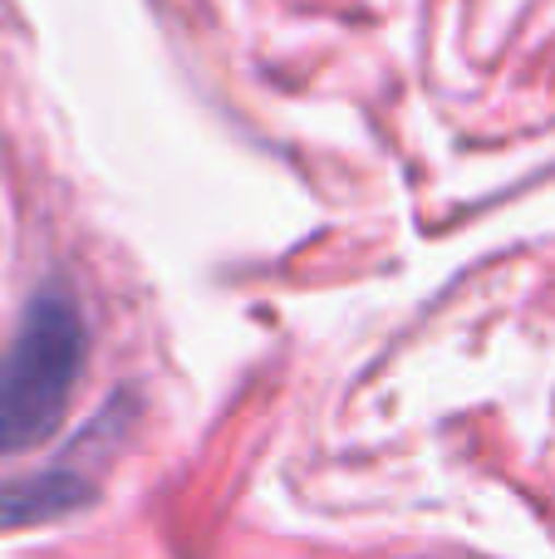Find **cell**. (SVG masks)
I'll return each instance as SVG.
<instances>
[{
	"mask_svg": "<svg viewBox=\"0 0 555 559\" xmlns=\"http://www.w3.org/2000/svg\"><path fill=\"white\" fill-rule=\"evenodd\" d=\"M84 314L64 289H39L0 354V456L39 447L74 397L84 373Z\"/></svg>",
	"mask_w": 555,
	"mask_h": 559,
	"instance_id": "1",
	"label": "cell"
},
{
	"mask_svg": "<svg viewBox=\"0 0 555 559\" xmlns=\"http://www.w3.org/2000/svg\"><path fill=\"white\" fill-rule=\"evenodd\" d=\"M94 506V481L69 466L35 476H15L0 481V531H35V525L69 521L74 511Z\"/></svg>",
	"mask_w": 555,
	"mask_h": 559,
	"instance_id": "2",
	"label": "cell"
}]
</instances>
